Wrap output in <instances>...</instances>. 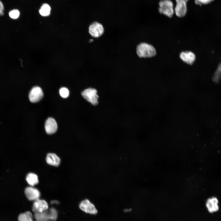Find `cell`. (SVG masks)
Listing matches in <instances>:
<instances>
[{"label": "cell", "mask_w": 221, "mask_h": 221, "mask_svg": "<svg viewBox=\"0 0 221 221\" xmlns=\"http://www.w3.org/2000/svg\"><path fill=\"white\" fill-rule=\"evenodd\" d=\"M136 53L140 58H149L156 55V51L151 45L142 42L138 45L136 48Z\"/></svg>", "instance_id": "1"}, {"label": "cell", "mask_w": 221, "mask_h": 221, "mask_svg": "<svg viewBox=\"0 0 221 221\" xmlns=\"http://www.w3.org/2000/svg\"><path fill=\"white\" fill-rule=\"evenodd\" d=\"M34 217L36 221H54L57 217V213L53 208L42 212H34Z\"/></svg>", "instance_id": "2"}, {"label": "cell", "mask_w": 221, "mask_h": 221, "mask_svg": "<svg viewBox=\"0 0 221 221\" xmlns=\"http://www.w3.org/2000/svg\"><path fill=\"white\" fill-rule=\"evenodd\" d=\"M158 10L159 13L169 17L173 16L174 10L173 4L170 0H161L159 3Z\"/></svg>", "instance_id": "3"}, {"label": "cell", "mask_w": 221, "mask_h": 221, "mask_svg": "<svg viewBox=\"0 0 221 221\" xmlns=\"http://www.w3.org/2000/svg\"><path fill=\"white\" fill-rule=\"evenodd\" d=\"M83 97L87 101L94 105L98 103L99 96L96 89L92 88H87L81 93Z\"/></svg>", "instance_id": "4"}, {"label": "cell", "mask_w": 221, "mask_h": 221, "mask_svg": "<svg viewBox=\"0 0 221 221\" xmlns=\"http://www.w3.org/2000/svg\"><path fill=\"white\" fill-rule=\"evenodd\" d=\"M103 25L97 21L93 22L89 28V32L93 37L96 38L101 36L104 32Z\"/></svg>", "instance_id": "5"}, {"label": "cell", "mask_w": 221, "mask_h": 221, "mask_svg": "<svg viewBox=\"0 0 221 221\" xmlns=\"http://www.w3.org/2000/svg\"><path fill=\"white\" fill-rule=\"evenodd\" d=\"M43 96V93L41 88L38 86L33 87L30 90L29 95L30 101L35 103L40 101Z\"/></svg>", "instance_id": "6"}, {"label": "cell", "mask_w": 221, "mask_h": 221, "mask_svg": "<svg viewBox=\"0 0 221 221\" xmlns=\"http://www.w3.org/2000/svg\"><path fill=\"white\" fill-rule=\"evenodd\" d=\"M188 0H176V5L175 8V13L178 17H183L187 12V3Z\"/></svg>", "instance_id": "7"}, {"label": "cell", "mask_w": 221, "mask_h": 221, "mask_svg": "<svg viewBox=\"0 0 221 221\" xmlns=\"http://www.w3.org/2000/svg\"><path fill=\"white\" fill-rule=\"evenodd\" d=\"M79 207L82 211L86 213L95 214L97 212V210L94 205L87 199L81 202Z\"/></svg>", "instance_id": "8"}, {"label": "cell", "mask_w": 221, "mask_h": 221, "mask_svg": "<svg viewBox=\"0 0 221 221\" xmlns=\"http://www.w3.org/2000/svg\"><path fill=\"white\" fill-rule=\"evenodd\" d=\"M25 194L30 200H36L39 199L40 196L39 191L33 186L26 187L25 190Z\"/></svg>", "instance_id": "9"}, {"label": "cell", "mask_w": 221, "mask_h": 221, "mask_svg": "<svg viewBox=\"0 0 221 221\" xmlns=\"http://www.w3.org/2000/svg\"><path fill=\"white\" fill-rule=\"evenodd\" d=\"M48 205L45 200L39 199L35 200L33 204L32 210L34 212H42L47 210Z\"/></svg>", "instance_id": "10"}, {"label": "cell", "mask_w": 221, "mask_h": 221, "mask_svg": "<svg viewBox=\"0 0 221 221\" xmlns=\"http://www.w3.org/2000/svg\"><path fill=\"white\" fill-rule=\"evenodd\" d=\"M45 129L46 133L51 134L56 132L57 129V125L55 120L51 118H48L46 121Z\"/></svg>", "instance_id": "11"}, {"label": "cell", "mask_w": 221, "mask_h": 221, "mask_svg": "<svg viewBox=\"0 0 221 221\" xmlns=\"http://www.w3.org/2000/svg\"><path fill=\"white\" fill-rule=\"evenodd\" d=\"M180 57L183 61L190 65L193 64L196 58L195 54L191 51L182 52L180 54Z\"/></svg>", "instance_id": "12"}, {"label": "cell", "mask_w": 221, "mask_h": 221, "mask_svg": "<svg viewBox=\"0 0 221 221\" xmlns=\"http://www.w3.org/2000/svg\"><path fill=\"white\" fill-rule=\"evenodd\" d=\"M218 201L215 197L208 199L206 203V206L209 212L211 213L216 212L219 210Z\"/></svg>", "instance_id": "13"}, {"label": "cell", "mask_w": 221, "mask_h": 221, "mask_svg": "<svg viewBox=\"0 0 221 221\" xmlns=\"http://www.w3.org/2000/svg\"><path fill=\"white\" fill-rule=\"evenodd\" d=\"M46 161L49 165L55 166H58L60 162V158L54 153H49L46 156Z\"/></svg>", "instance_id": "14"}, {"label": "cell", "mask_w": 221, "mask_h": 221, "mask_svg": "<svg viewBox=\"0 0 221 221\" xmlns=\"http://www.w3.org/2000/svg\"><path fill=\"white\" fill-rule=\"evenodd\" d=\"M26 180L27 183L31 186L33 187L37 184L39 182L38 177L37 175L32 173L27 174L26 176Z\"/></svg>", "instance_id": "15"}, {"label": "cell", "mask_w": 221, "mask_h": 221, "mask_svg": "<svg viewBox=\"0 0 221 221\" xmlns=\"http://www.w3.org/2000/svg\"><path fill=\"white\" fill-rule=\"evenodd\" d=\"M18 221H33L32 213L27 211L20 214L18 217Z\"/></svg>", "instance_id": "16"}, {"label": "cell", "mask_w": 221, "mask_h": 221, "mask_svg": "<svg viewBox=\"0 0 221 221\" xmlns=\"http://www.w3.org/2000/svg\"><path fill=\"white\" fill-rule=\"evenodd\" d=\"M51 8L47 4L45 3L42 5L39 10L40 14L42 16H48L50 13Z\"/></svg>", "instance_id": "17"}, {"label": "cell", "mask_w": 221, "mask_h": 221, "mask_svg": "<svg viewBox=\"0 0 221 221\" xmlns=\"http://www.w3.org/2000/svg\"><path fill=\"white\" fill-rule=\"evenodd\" d=\"M221 65L220 63L214 73L213 78V80L215 82H218L221 77Z\"/></svg>", "instance_id": "18"}, {"label": "cell", "mask_w": 221, "mask_h": 221, "mask_svg": "<svg viewBox=\"0 0 221 221\" xmlns=\"http://www.w3.org/2000/svg\"><path fill=\"white\" fill-rule=\"evenodd\" d=\"M20 14L19 11L17 9H14L11 10L9 14L10 17L13 19L17 18L19 17Z\"/></svg>", "instance_id": "19"}, {"label": "cell", "mask_w": 221, "mask_h": 221, "mask_svg": "<svg viewBox=\"0 0 221 221\" xmlns=\"http://www.w3.org/2000/svg\"><path fill=\"white\" fill-rule=\"evenodd\" d=\"M59 93L60 96L63 98H66L69 95V91L66 88L63 87L60 88Z\"/></svg>", "instance_id": "20"}, {"label": "cell", "mask_w": 221, "mask_h": 221, "mask_svg": "<svg viewBox=\"0 0 221 221\" xmlns=\"http://www.w3.org/2000/svg\"><path fill=\"white\" fill-rule=\"evenodd\" d=\"M214 0H195V1L196 4L201 6L202 4H208Z\"/></svg>", "instance_id": "21"}, {"label": "cell", "mask_w": 221, "mask_h": 221, "mask_svg": "<svg viewBox=\"0 0 221 221\" xmlns=\"http://www.w3.org/2000/svg\"><path fill=\"white\" fill-rule=\"evenodd\" d=\"M4 7L2 2L0 0V16H3L4 14Z\"/></svg>", "instance_id": "22"}]
</instances>
